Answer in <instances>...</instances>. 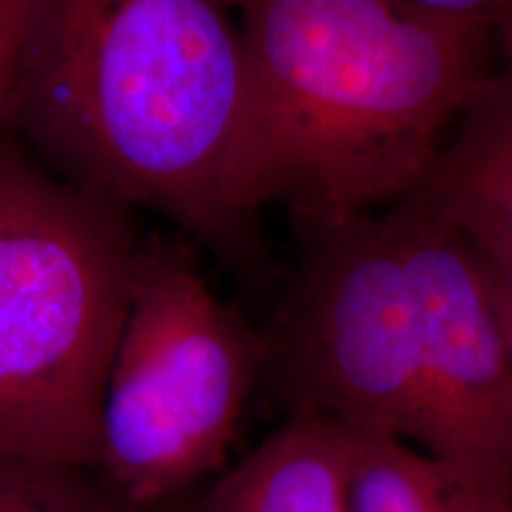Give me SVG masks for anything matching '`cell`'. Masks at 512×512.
Here are the masks:
<instances>
[{
	"label": "cell",
	"instance_id": "cell-1",
	"mask_svg": "<svg viewBox=\"0 0 512 512\" xmlns=\"http://www.w3.org/2000/svg\"><path fill=\"white\" fill-rule=\"evenodd\" d=\"M247 105L235 0H36L3 128L67 181L245 261Z\"/></svg>",
	"mask_w": 512,
	"mask_h": 512
},
{
	"label": "cell",
	"instance_id": "cell-2",
	"mask_svg": "<svg viewBox=\"0 0 512 512\" xmlns=\"http://www.w3.org/2000/svg\"><path fill=\"white\" fill-rule=\"evenodd\" d=\"M249 105L235 207L299 230L415 195L489 72L494 36L411 0H235Z\"/></svg>",
	"mask_w": 512,
	"mask_h": 512
},
{
	"label": "cell",
	"instance_id": "cell-3",
	"mask_svg": "<svg viewBox=\"0 0 512 512\" xmlns=\"http://www.w3.org/2000/svg\"><path fill=\"white\" fill-rule=\"evenodd\" d=\"M138 249L131 209L0 140V463H100Z\"/></svg>",
	"mask_w": 512,
	"mask_h": 512
},
{
	"label": "cell",
	"instance_id": "cell-4",
	"mask_svg": "<svg viewBox=\"0 0 512 512\" xmlns=\"http://www.w3.org/2000/svg\"><path fill=\"white\" fill-rule=\"evenodd\" d=\"M261 363L264 337L188 249L140 242L102 403L100 463L126 501H155L221 465Z\"/></svg>",
	"mask_w": 512,
	"mask_h": 512
},
{
	"label": "cell",
	"instance_id": "cell-5",
	"mask_svg": "<svg viewBox=\"0 0 512 512\" xmlns=\"http://www.w3.org/2000/svg\"><path fill=\"white\" fill-rule=\"evenodd\" d=\"M304 252L264 335L287 415L425 441V377L396 209L302 230Z\"/></svg>",
	"mask_w": 512,
	"mask_h": 512
},
{
	"label": "cell",
	"instance_id": "cell-6",
	"mask_svg": "<svg viewBox=\"0 0 512 512\" xmlns=\"http://www.w3.org/2000/svg\"><path fill=\"white\" fill-rule=\"evenodd\" d=\"M394 209L422 349V453L484 510L512 512V347L484 264L425 200Z\"/></svg>",
	"mask_w": 512,
	"mask_h": 512
},
{
	"label": "cell",
	"instance_id": "cell-7",
	"mask_svg": "<svg viewBox=\"0 0 512 512\" xmlns=\"http://www.w3.org/2000/svg\"><path fill=\"white\" fill-rule=\"evenodd\" d=\"M458 131L446 140L420 197L453 221L472 245L512 252V38L498 41Z\"/></svg>",
	"mask_w": 512,
	"mask_h": 512
},
{
	"label": "cell",
	"instance_id": "cell-8",
	"mask_svg": "<svg viewBox=\"0 0 512 512\" xmlns=\"http://www.w3.org/2000/svg\"><path fill=\"white\" fill-rule=\"evenodd\" d=\"M354 432L320 415H287L211 491L204 512H347Z\"/></svg>",
	"mask_w": 512,
	"mask_h": 512
},
{
	"label": "cell",
	"instance_id": "cell-9",
	"mask_svg": "<svg viewBox=\"0 0 512 512\" xmlns=\"http://www.w3.org/2000/svg\"><path fill=\"white\" fill-rule=\"evenodd\" d=\"M0 512H124L79 467L0 463Z\"/></svg>",
	"mask_w": 512,
	"mask_h": 512
},
{
	"label": "cell",
	"instance_id": "cell-10",
	"mask_svg": "<svg viewBox=\"0 0 512 512\" xmlns=\"http://www.w3.org/2000/svg\"><path fill=\"white\" fill-rule=\"evenodd\" d=\"M36 0H0V128L15 93L27 27Z\"/></svg>",
	"mask_w": 512,
	"mask_h": 512
},
{
	"label": "cell",
	"instance_id": "cell-11",
	"mask_svg": "<svg viewBox=\"0 0 512 512\" xmlns=\"http://www.w3.org/2000/svg\"><path fill=\"white\" fill-rule=\"evenodd\" d=\"M439 15L477 24L494 36V41L512 38V0H411Z\"/></svg>",
	"mask_w": 512,
	"mask_h": 512
},
{
	"label": "cell",
	"instance_id": "cell-12",
	"mask_svg": "<svg viewBox=\"0 0 512 512\" xmlns=\"http://www.w3.org/2000/svg\"><path fill=\"white\" fill-rule=\"evenodd\" d=\"M475 249L484 264L486 280H489L491 294H494L498 316H501L503 330L505 335H508V342L512 347V252L477 245Z\"/></svg>",
	"mask_w": 512,
	"mask_h": 512
}]
</instances>
